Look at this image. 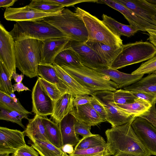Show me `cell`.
<instances>
[{
    "mask_svg": "<svg viewBox=\"0 0 156 156\" xmlns=\"http://www.w3.org/2000/svg\"><path fill=\"white\" fill-rule=\"evenodd\" d=\"M133 122L112 127L106 131V149L110 155L125 152L151 156L133 129L131 125Z\"/></svg>",
    "mask_w": 156,
    "mask_h": 156,
    "instance_id": "obj_1",
    "label": "cell"
},
{
    "mask_svg": "<svg viewBox=\"0 0 156 156\" xmlns=\"http://www.w3.org/2000/svg\"><path fill=\"white\" fill-rule=\"evenodd\" d=\"M43 43V41L30 38L15 42L16 67L30 78L38 76Z\"/></svg>",
    "mask_w": 156,
    "mask_h": 156,
    "instance_id": "obj_2",
    "label": "cell"
},
{
    "mask_svg": "<svg viewBox=\"0 0 156 156\" xmlns=\"http://www.w3.org/2000/svg\"><path fill=\"white\" fill-rule=\"evenodd\" d=\"M15 42L27 39L44 41L53 38L68 37L44 20L17 22L9 32Z\"/></svg>",
    "mask_w": 156,
    "mask_h": 156,
    "instance_id": "obj_3",
    "label": "cell"
},
{
    "mask_svg": "<svg viewBox=\"0 0 156 156\" xmlns=\"http://www.w3.org/2000/svg\"><path fill=\"white\" fill-rule=\"evenodd\" d=\"M61 67L79 83L88 89L92 94L98 91L108 90L115 91L118 89L117 84L108 76L82 64Z\"/></svg>",
    "mask_w": 156,
    "mask_h": 156,
    "instance_id": "obj_4",
    "label": "cell"
},
{
    "mask_svg": "<svg viewBox=\"0 0 156 156\" xmlns=\"http://www.w3.org/2000/svg\"><path fill=\"white\" fill-rule=\"evenodd\" d=\"M44 20L51 24L71 40L86 43L88 34L82 18L75 12L64 8L56 15L45 17Z\"/></svg>",
    "mask_w": 156,
    "mask_h": 156,
    "instance_id": "obj_5",
    "label": "cell"
},
{
    "mask_svg": "<svg viewBox=\"0 0 156 156\" xmlns=\"http://www.w3.org/2000/svg\"><path fill=\"white\" fill-rule=\"evenodd\" d=\"M75 12L82 18L85 24L88 34L87 41L112 46L123 45L120 37L114 34L102 20L78 7L76 8Z\"/></svg>",
    "mask_w": 156,
    "mask_h": 156,
    "instance_id": "obj_6",
    "label": "cell"
},
{
    "mask_svg": "<svg viewBox=\"0 0 156 156\" xmlns=\"http://www.w3.org/2000/svg\"><path fill=\"white\" fill-rule=\"evenodd\" d=\"M156 55V48L151 43L140 41L123 44L121 52L111 67L117 69L147 61Z\"/></svg>",
    "mask_w": 156,
    "mask_h": 156,
    "instance_id": "obj_7",
    "label": "cell"
},
{
    "mask_svg": "<svg viewBox=\"0 0 156 156\" xmlns=\"http://www.w3.org/2000/svg\"><path fill=\"white\" fill-rule=\"evenodd\" d=\"M113 92L102 90L92 94L105 108L107 115L106 121L113 127L133 121L136 117L122 109L114 102L113 98Z\"/></svg>",
    "mask_w": 156,
    "mask_h": 156,
    "instance_id": "obj_8",
    "label": "cell"
},
{
    "mask_svg": "<svg viewBox=\"0 0 156 156\" xmlns=\"http://www.w3.org/2000/svg\"><path fill=\"white\" fill-rule=\"evenodd\" d=\"M67 48L75 51L81 64L85 66L93 69L109 67L105 60L85 43L70 40L63 49Z\"/></svg>",
    "mask_w": 156,
    "mask_h": 156,
    "instance_id": "obj_9",
    "label": "cell"
},
{
    "mask_svg": "<svg viewBox=\"0 0 156 156\" xmlns=\"http://www.w3.org/2000/svg\"><path fill=\"white\" fill-rule=\"evenodd\" d=\"M15 41L3 25H0V62L3 64L8 72L10 79L12 75L16 72Z\"/></svg>",
    "mask_w": 156,
    "mask_h": 156,
    "instance_id": "obj_10",
    "label": "cell"
},
{
    "mask_svg": "<svg viewBox=\"0 0 156 156\" xmlns=\"http://www.w3.org/2000/svg\"><path fill=\"white\" fill-rule=\"evenodd\" d=\"M136 134L148 152L156 156V128L147 120L136 117L131 123Z\"/></svg>",
    "mask_w": 156,
    "mask_h": 156,
    "instance_id": "obj_11",
    "label": "cell"
},
{
    "mask_svg": "<svg viewBox=\"0 0 156 156\" xmlns=\"http://www.w3.org/2000/svg\"><path fill=\"white\" fill-rule=\"evenodd\" d=\"M32 112L42 117L53 113L54 102L48 95L38 78L32 92Z\"/></svg>",
    "mask_w": 156,
    "mask_h": 156,
    "instance_id": "obj_12",
    "label": "cell"
},
{
    "mask_svg": "<svg viewBox=\"0 0 156 156\" xmlns=\"http://www.w3.org/2000/svg\"><path fill=\"white\" fill-rule=\"evenodd\" d=\"M24 132L0 127V153L14 154L22 147L26 145Z\"/></svg>",
    "mask_w": 156,
    "mask_h": 156,
    "instance_id": "obj_13",
    "label": "cell"
},
{
    "mask_svg": "<svg viewBox=\"0 0 156 156\" xmlns=\"http://www.w3.org/2000/svg\"><path fill=\"white\" fill-rule=\"evenodd\" d=\"M59 13H45L30 7L27 5L21 7H9L6 9L4 16L7 20L16 22L40 21L43 20L46 17L56 15Z\"/></svg>",
    "mask_w": 156,
    "mask_h": 156,
    "instance_id": "obj_14",
    "label": "cell"
},
{
    "mask_svg": "<svg viewBox=\"0 0 156 156\" xmlns=\"http://www.w3.org/2000/svg\"><path fill=\"white\" fill-rule=\"evenodd\" d=\"M97 3L105 4L121 13L129 25L138 31L146 32V28L156 30V26L142 19L133 12L115 0H98Z\"/></svg>",
    "mask_w": 156,
    "mask_h": 156,
    "instance_id": "obj_15",
    "label": "cell"
},
{
    "mask_svg": "<svg viewBox=\"0 0 156 156\" xmlns=\"http://www.w3.org/2000/svg\"><path fill=\"white\" fill-rule=\"evenodd\" d=\"M133 12L147 22L156 25L153 19L156 15V7L147 0H115Z\"/></svg>",
    "mask_w": 156,
    "mask_h": 156,
    "instance_id": "obj_16",
    "label": "cell"
},
{
    "mask_svg": "<svg viewBox=\"0 0 156 156\" xmlns=\"http://www.w3.org/2000/svg\"><path fill=\"white\" fill-rule=\"evenodd\" d=\"M70 40L69 38L67 37L50 39L43 41L39 64H53L56 56L63 50Z\"/></svg>",
    "mask_w": 156,
    "mask_h": 156,
    "instance_id": "obj_17",
    "label": "cell"
},
{
    "mask_svg": "<svg viewBox=\"0 0 156 156\" xmlns=\"http://www.w3.org/2000/svg\"><path fill=\"white\" fill-rule=\"evenodd\" d=\"M94 70L108 76L117 84L118 89L123 88L134 83L140 80L144 76L141 74L124 73L110 67Z\"/></svg>",
    "mask_w": 156,
    "mask_h": 156,
    "instance_id": "obj_18",
    "label": "cell"
},
{
    "mask_svg": "<svg viewBox=\"0 0 156 156\" xmlns=\"http://www.w3.org/2000/svg\"><path fill=\"white\" fill-rule=\"evenodd\" d=\"M76 121L75 117L69 113L59 123L63 146L69 144L75 146L79 142L80 140L77 136L75 129Z\"/></svg>",
    "mask_w": 156,
    "mask_h": 156,
    "instance_id": "obj_19",
    "label": "cell"
},
{
    "mask_svg": "<svg viewBox=\"0 0 156 156\" xmlns=\"http://www.w3.org/2000/svg\"><path fill=\"white\" fill-rule=\"evenodd\" d=\"M70 113L77 120L90 126H97L105 121L94 110L90 103L74 107Z\"/></svg>",
    "mask_w": 156,
    "mask_h": 156,
    "instance_id": "obj_20",
    "label": "cell"
},
{
    "mask_svg": "<svg viewBox=\"0 0 156 156\" xmlns=\"http://www.w3.org/2000/svg\"><path fill=\"white\" fill-rule=\"evenodd\" d=\"M74 98L72 94L65 93L55 102L53 113L51 115L50 119L58 124L65 117L73 110Z\"/></svg>",
    "mask_w": 156,
    "mask_h": 156,
    "instance_id": "obj_21",
    "label": "cell"
},
{
    "mask_svg": "<svg viewBox=\"0 0 156 156\" xmlns=\"http://www.w3.org/2000/svg\"><path fill=\"white\" fill-rule=\"evenodd\" d=\"M32 142L36 140L48 141L41 116L35 115L32 119H29L25 130L23 131Z\"/></svg>",
    "mask_w": 156,
    "mask_h": 156,
    "instance_id": "obj_22",
    "label": "cell"
},
{
    "mask_svg": "<svg viewBox=\"0 0 156 156\" xmlns=\"http://www.w3.org/2000/svg\"><path fill=\"white\" fill-rule=\"evenodd\" d=\"M38 74L40 77L57 85L62 92L72 94L69 88L66 84L58 77L53 64H39L38 66Z\"/></svg>",
    "mask_w": 156,
    "mask_h": 156,
    "instance_id": "obj_23",
    "label": "cell"
},
{
    "mask_svg": "<svg viewBox=\"0 0 156 156\" xmlns=\"http://www.w3.org/2000/svg\"><path fill=\"white\" fill-rule=\"evenodd\" d=\"M85 43L105 60L110 67L122 50V46H112L100 42L88 41Z\"/></svg>",
    "mask_w": 156,
    "mask_h": 156,
    "instance_id": "obj_24",
    "label": "cell"
},
{
    "mask_svg": "<svg viewBox=\"0 0 156 156\" xmlns=\"http://www.w3.org/2000/svg\"><path fill=\"white\" fill-rule=\"evenodd\" d=\"M53 65L58 77L66 84L74 98L79 95L87 94L91 95L92 94L88 89L79 83L62 68L54 63Z\"/></svg>",
    "mask_w": 156,
    "mask_h": 156,
    "instance_id": "obj_25",
    "label": "cell"
},
{
    "mask_svg": "<svg viewBox=\"0 0 156 156\" xmlns=\"http://www.w3.org/2000/svg\"><path fill=\"white\" fill-rule=\"evenodd\" d=\"M102 21L116 35L128 37L133 35L138 30L130 25L121 23L106 15H102Z\"/></svg>",
    "mask_w": 156,
    "mask_h": 156,
    "instance_id": "obj_26",
    "label": "cell"
},
{
    "mask_svg": "<svg viewBox=\"0 0 156 156\" xmlns=\"http://www.w3.org/2000/svg\"><path fill=\"white\" fill-rule=\"evenodd\" d=\"M48 141L61 149L62 147L61 133L58 124L55 122L47 116H41Z\"/></svg>",
    "mask_w": 156,
    "mask_h": 156,
    "instance_id": "obj_27",
    "label": "cell"
},
{
    "mask_svg": "<svg viewBox=\"0 0 156 156\" xmlns=\"http://www.w3.org/2000/svg\"><path fill=\"white\" fill-rule=\"evenodd\" d=\"M123 89L130 91H140L156 94V75L154 73L149 74L137 82Z\"/></svg>",
    "mask_w": 156,
    "mask_h": 156,
    "instance_id": "obj_28",
    "label": "cell"
},
{
    "mask_svg": "<svg viewBox=\"0 0 156 156\" xmlns=\"http://www.w3.org/2000/svg\"><path fill=\"white\" fill-rule=\"evenodd\" d=\"M30 144L41 156H64V152L50 142L36 140Z\"/></svg>",
    "mask_w": 156,
    "mask_h": 156,
    "instance_id": "obj_29",
    "label": "cell"
},
{
    "mask_svg": "<svg viewBox=\"0 0 156 156\" xmlns=\"http://www.w3.org/2000/svg\"><path fill=\"white\" fill-rule=\"evenodd\" d=\"M54 63L60 67L82 64L78 54L70 48L64 49L61 51L55 58Z\"/></svg>",
    "mask_w": 156,
    "mask_h": 156,
    "instance_id": "obj_30",
    "label": "cell"
},
{
    "mask_svg": "<svg viewBox=\"0 0 156 156\" xmlns=\"http://www.w3.org/2000/svg\"><path fill=\"white\" fill-rule=\"evenodd\" d=\"M28 6L47 13H59L64 9L52 0H33Z\"/></svg>",
    "mask_w": 156,
    "mask_h": 156,
    "instance_id": "obj_31",
    "label": "cell"
},
{
    "mask_svg": "<svg viewBox=\"0 0 156 156\" xmlns=\"http://www.w3.org/2000/svg\"><path fill=\"white\" fill-rule=\"evenodd\" d=\"M117 105L122 109L136 117L147 110L151 106L145 101L138 98H136L133 102L130 103Z\"/></svg>",
    "mask_w": 156,
    "mask_h": 156,
    "instance_id": "obj_32",
    "label": "cell"
},
{
    "mask_svg": "<svg viewBox=\"0 0 156 156\" xmlns=\"http://www.w3.org/2000/svg\"><path fill=\"white\" fill-rule=\"evenodd\" d=\"M0 106L28 115L32 114L31 112L28 111L22 106L17 98L1 91Z\"/></svg>",
    "mask_w": 156,
    "mask_h": 156,
    "instance_id": "obj_33",
    "label": "cell"
},
{
    "mask_svg": "<svg viewBox=\"0 0 156 156\" xmlns=\"http://www.w3.org/2000/svg\"><path fill=\"white\" fill-rule=\"evenodd\" d=\"M28 115L0 106V119L15 123L24 129L26 128L22 120L25 119L29 120Z\"/></svg>",
    "mask_w": 156,
    "mask_h": 156,
    "instance_id": "obj_34",
    "label": "cell"
},
{
    "mask_svg": "<svg viewBox=\"0 0 156 156\" xmlns=\"http://www.w3.org/2000/svg\"><path fill=\"white\" fill-rule=\"evenodd\" d=\"M106 145V142L101 136L98 134H94L82 138L75 146L74 150L83 149Z\"/></svg>",
    "mask_w": 156,
    "mask_h": 156,
    "instance_id": "obj_35",
    "label": "cell"
},
{
    "mask_svg": "<svg viewBox=\"0 0 156 156\" xmlns=\"http://www.w3.org/2000/svg\"><path fill=\"white\" fill-rule=\"evenodd\" d=\"M0 91L9 96L14 94V93L9 73L1 62H0Z\"/></svg>",
    "mask_w": 156,
    "mask_h": 156,
    "instance_id": "obj_36",
    "label": "cell"
},
{
    "mask_svg": "<svg viewBox=\"0 0 156 156\" xmlns=\"http://www.w3.org/2000/svg\"><path fill=\"white\" fill-rule=\"evenodd\" d=\"M113 98L114 102L118 105L131 103L137 98L131 92L123 89L113 91Z\"/></svg>",
    "mask_w": 156,
    "mask_h": 156,
    "instance_id": "obj_37",
    "label": "cell"
},
{
    "mask_svg": "<svg viewBox=\"0 0 156 156\" xmlns=\"http://www.w3.org/2000/svg\"><path fill=\"white\" fill-rule=\"evenodd\" d=\"M38 78L54 103L65 94L62 92L55 84L48 82L40 77Z\"/></svg>",
    "mask_w": 156,
    "mask_h": 156,
    "instance_id": "obj_38",
    "label": "cell"
},
{
    "mask_svg": "<svg viewBox=\"0 0 156 156\" xmlns=\"http://www.w3.org/2000/svg\"><path fill=\"white\" fill-rule=\"evenodd\" d=\"M156 72V55L146 62L142 63L133 72V75L150 74Z\"/></svg>",
    "mask_w": 156,
    "mask_h": 156,
    "instance_id": "obj_39",
    "label": "cell"
},
{
    "mask_svg": "<svg viewBox=\"0 0 156 156\" xmlns=\"http://www.w3.org/2000/svg\"><path fill=\"white\" fill-rule=\"evenodd\" d=\"M106 145L88 148L85 149L74 150L69 156H89L99 153L106 150Z\"/></svg>",
    "mask_w": 156,
    "mask_h": 156,
    "instance_id": "obj_40",
    "label": "cell"
},
{
    "mask_svg": "<svg viewBox=\"0 0 156 156\" xmlns=\"http://www.w3.org/2000/svg\"><path fill=\"white\" fill-rule=\"evenodd\" d=\"M155 105V104L152 105L147 110L137 117L147 120L156 128V108Z\"/></svg>",
    "mask_w": 156,
    "mask_h": 156,
    "instance_id": "obj_41",
    "label": "cell"
},
{
    "mask_svg": "<svg viewBox=\"0 0 156 156\" xmlns=\"http://www.w3.org/2000/svg\"><path fill=\"white\" fill-rule=\"evenodd\" d=\"M91 126L76 120L75 125V129L76 134L86 137L94 135L90 131Z\"/></svg>",
    "mask_w": 156,
    "mask_h": 156,
    "instance_id": "obj_42",
    "label": "cell"
},
{
    "mask_svg": "<svg viewBox=\"0 0 156 156\" xmlns=\"http://www.w3.org/2000/svg\"><path fill=\"white\" fill-rule=\"evenodd\" d=\"M130 92L137 98L145 101L149 103L151 105L156 104V94L140 91H134Z\"/></svg>",
    "mask_w": 156,
    "mask_h": 156,
    "instance_id": "obj_43",
    "label": "cell"
},
{
    "mask_svg": "<svg viewBox=\"0 0 156 156\" xmlns=\"http://www.w3.org/2000/svg\"><path fill=\"white\" fill-rule=\"evenodd\" d=\"M91 95L94 97L90 103L91 106L100 116L106 121L107 115L105 108L95 97L92 94Z\"/></svg>",
    "mask_w": 156,
    "mask_h": 156,
    "instance_id": "obj_44",
    "label": "cell"
},
{
    "mask_svg": "<svg viewBox=\"0 0 156 156\" xmlns=\"http://www.w3.org/2000/svg\"><path fill=\"white\" fill-rule=\"evenodd\" d=\"M38 154L32 146L26 144L19 149L14 154L19 156H39Z\"/></svg>",
    "mask_w": 156,
    "mask_h": 156,
    "instance_id": "obj_45",
    "label": "cell"
},
{
    "mask_svg": "<svg viewBox=\"0 0 156 156\" xmlns=\"http://www.w3.org/2000/svg\"><path fill=\"white\" fill-rule=\"evenodd\" d=\"M94 97L88 94L79 95L76 96L73 101L74 107L90 103L93 100Z\"/></svg>",
    "mask_w": 156,
    "mask_h": 156,
    "instance_id": "obj_46",
    "label": "cell"
},
{
    "mask_svg": "<svg viewBox=\"0 0 156 156\" xmlns=\"http://www.w3.org/2000/svg\"><path fill=\"white\" fill-rule=\"evenodd\" d=\"M63 7L69 6L74 7L78 3L84 2H96L98 1L97 0H52Z\"/></svg>",
    "mask_w": 156,
    "mask_h": 156,
    "instance_id": "obj_47",
    "label": "cell"
},
{
    "mask_svg": "<svg viewBox=\"0 0 156 156\" xmlns=\"http://www.w3.org/2000/svg\"><path fill=\"white\" fill-rule=\"evenodd\" d=\"M146 30L149 35L148 40L156 48V30L146 28Z\"/></svg>",
    "mask_w": 156,
    "mask_h": 156,
    "instance_id": "obj_48",
    "label": "cell"
},
{
    "mask_svg": "<svg viewBox=\"0 0 156 156\" xmlns=\"http://www.w3.org/2000/svg\"><path fill=\"white\" fill-rule=\"evenodd\" d=\"M14 92L17 91L20 92L23 91L30 90L27 87L23 85L22 82L16 83L12 85Z\"/></svg>",
    "mask_w": 156,
    "mask_h": 156,
    "instance_id": "obj_49",
    "label": "cell"
},
{
    "mask_svg": "<svg viewBox=\"0 0 156 156\" xmlns=\"http://www.w3.org/2000/svg\"><path fill=\"white\" fill-rule=\"evenodd\" d=\"M16 0H1L0 1V7L8 8L13 5L17 2Z\"/></svg>",
    "mask_w": 156,
    "mask_h": 156,
    "instance_id": "obj_50",
    "label": "cell"
},
{
    "mask_svg": "<svg viewBox=\"0 0 156 156\" xmlns=\"http://www.w3.org/2000/svg\"><path fill=\"white\" fill-rule=\"evenodd\" d=\"M64 152L70 154L73 153L74 151L73 146L70 144H67L63 145L61 149Z\"/></svg>",
    "mask_w": 156,
    "mask_h": 156,
    "instance_id": "obj_51",
    "label": "cell"
},
{
    "mask_svg": "<svg viewBox=\"0 0 156 156\" xmlns=\"http://www.w3.org/2000/svg\"><path fill=\"white\" fill-rule=\"evenodd\" d=\"M12 77L15 82L19 83L22 82L24 77V75L22 73L19 74L16 72H14L12 75Z\"/></svg>",
    "mask_w": 156,
    "mask_h": 156,
    "instance_id": "obj_52",
    "label": "cell"
},
{
    "mask_svg": "<svg viewBox=\"0 0 156 156\" xmlns=\"http://www.w3.org/2000/svg\"><path fill=\"white\" fill-rule=\"evenodd\" d=\"M113 156H150L144 154H136L125 152H120Z\"/></svg>",
    "mask_w": 156,
    "mask_h": 156,
    "instance_id": "obj_53",
    "label": "cell"
},
{
    "mask_svg": "<svg viewBox=\"0 0 156 156\" xmlns=\"http://www.w3.org/2000/svg\"><path fill=\"white\" fill-rule=\"evenodd\" d=\"M110 155L106 150L98 154L89 156H110Z\"/></svg>",
    "mask_w": 156,
    "mask_h": 156,
    "instance_id": "obj_54",
    "label": "cell"
},
{
    "mask_svg": "<svg viewBox=\"0 0 156 156\" xmlns=\"http://www.w3.org/2000/svg\"><path fill=\"white\" fill-rule=\"evenodd\" d=\"M147 1L148 2L154 5L156 7V0H147Z\"/></svg>",
    "mask_w": 156,
    "mask_h": 156,
    "instance_id": "obj_55",
    "label": "cell"
},
{
    "mask_svg": "<svg viewBox=\"0 0 156 156\" xmlns=\"http://www.w3.org/2000/svg\"><path fill=\"white\" fill-rule=\"evenodd\" d=\"M9 154L7 153H0V156H9Z\"/></svg>",
    "mask_w": 156,
    "mask_h": 156,
    "instance_id": "obj_56",
    "label": "cell"
},
{
    "mask_svg": "<svg viewBox=\"0 0 156 156\" xmlns=\"http://www.w3.org/2000/svg\"><path fill=\"white\" fill-rule=\"evenodd\" d=\"M153 19L155 22L156 25V15L155 16L153 17Z\"/></svg>",
    "mask_w": 156,
    "mask_h": 156,
    "instance_id": "obj_57",
    "label": "cell"
},
{
    "mask_svg": "<svg viewBox=\"0 0 156 156\" xmlns=\"http://www.w3.org/2000/svg\"><path fill=\"white\" fill-rule=\"evenodd\" d=\"M64 156H69L65 152H64Z\"/></svg>",
    "mask_w": 156,
    "mask_h": 156,
    "instance_id": "obj_58",
    "label": "cell"
},
{
    "mask_svg": "<svg viewBox=\"0 0 156 156\" xmlns=\"http://www.w3.org/2000/svg\"><path fill=\"white\" fill-rule=\"evenodd\" d=\"M12 156H19V155H16L15 154H13L12 155Z\"/></svg>",
    "mask_w": 156,
    "mask_h": 156,
    "instance_id": "obj_59",
    "label": "cell"
},
{
    "mask_svg": "<svg viewBox=\"0 0 156 156\" xmlns=\"http://www.w3.org/2000/svg\"><path fill=\"white\" fill-rule=\"evenodd\" d=\"M153 73H154L155 75H156V72Z\"/></svg>",
    "mask_w": 156,
    "mask_h": 156,
    "instance_id": "obj_60",
    "label": "cell"
}]
</instances>
